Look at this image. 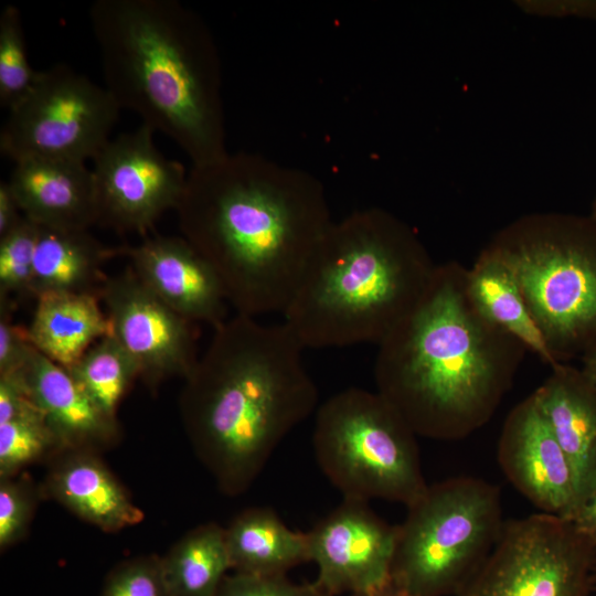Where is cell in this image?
Segmentation results:
<instances>
[{"mask_svg": "<svg viewBox=\"0 0 596 596\" xmlns=\"http://www.w3.org/2000/svg\"><path fill=\"white\" fill-rule=\"evenodd\" d=\"M17 301L0 296V375L19 371L35 349L28 328L14 323Z\"/></svg>", "mask_w": 596, "mask_h": 596, "instance_id": "cell-32", "label": "cell"}, {"mask_svg": "<svg viewBox=\"0 0 596 596\" xmlns=\"http://www.w3.org/2000/svg\"><path fill=\"white\" fill-rule=\"evenodd\" d=\"M13 163L7 181L26 219L60 230L98 224L95 181L86 162L25 159Z\"/></svg>", "mask_w": 596, "mask_h": 596, "instance_id": "cell-16", "label": "cell"}, {"mask_svg": "<svg viewBox=\"0 0 596 596\" xmlns=\"http://www.w3.org/2000/svg\"><path fill=\"white\" fill-rule=\"evenodd\" d=\"M62 447L44 415L35 407L0 424V476L10 478L54 447Z\"/></svg>", "mask_w": 596, "mask_h": 596, "instance_id": "cell-27", "label": "cell"}, {"mask_svg": "<svg viewBox=\"0 0 596 596\" xmlns=\"http://www.w3.org/2000/svg\"><path fill=\"white\" fill-rule=\"evenodd\" d=\"M321 596H328V595L321 593ZM348 596H376V594H375V595H370V594H350V595H348Z\"/></svg>", "mask_w": 596, "mask_h": 596, "instance_id": "cell-40", "label": "cell"}, {"mask_svg": "<svg viewBox=\"0 0 596 596\" xmlns=\"http://www.w3.org/2000/svg\"><path fill=\"white\" fill-rule=\"evenodd\" d=\"M40 225L25 216L0 237V296L31 298L33 263Z\"/></svg>", "mask_w": 596, "mask_h": 596, "instance_id": "cell-28", "label": "cell"}, {"mask_svg": "<svg viewBox=\"0 0 596 596\" xmlns=\"http://www.w3.org/2000/svg\"><path fill=\"white\" fill-rule=\"evenodd\" d=\"M416 438L376 391L348 387L316 411V460L343 499L414 503L428 487Z\"/></svg>", "mask_w": 596, "mask_h": 596, "instance_id": "cell-8", "label": "cell"}, {"mask_svg": "<svg viewBox=\"0 0 596 596\" xmlns=\"http://www.w3.org/2000/svg\"><path fill=\"white\" fill-rule=\"evenodd\" d=\"M17 372L62 447L88 449L117 437V419L103 413L65 368L36 349Z\"/></svg>", "mask_w": 596, "mask_h": 596, "instance_id": "cell-18", "label": "cell"}, {"mask_svg": "<svg viewBox=\"0 0 596 596\" xmlns=\"http://www.w3.org/2000/svg\"><path fill=\"white\" fill-rule=\"evenodd\" d=\"M436 266L403 220L354 211L326 231L283 322L305 349L377 345L419 302Z\"/></svg>", "mask_w": 596, "mask_h": 596, "instance_id": "cell-5", "label": "cell"}, {"mask_svg": "<svg viewBox=\"0 0 596 596\" xmlns=\"http://www.w3.org/2000/svg\"><path fill=\"white\" fill-rule=\"evenodd\" d=\"M66 370L91 401L111 418H116L121 398L139 377L136 363L110 333Z\"/></svg>", "mask_w": 596, "mask_h": 596, "instance_id": "cell-25", "label": "cell"}, {"mask_svg": "<svg viewBox=\"0 0 596 596\" xmlns=\"http://www.w3.org/2000/svg\"><path fill=\"white\" fill-rule=\"evenodd\" d=\"M214 596H321L311 584H296L286 575L234 573L225 576Z\"/></svg>", "mask_w": 596, "mask_h": 596, "instance_id": "cell-30", "label": "cell"}, {"mask_svg": "<svg viewBox=\"0 0 596 596\" xmlns=\"http://www.w3.org/2000/svg\"><path fill=\"white\" fill-rule=\"evenodd\" d=\"M579 369L585 380L596 389V344L589 348L582 356Z\"/></svg>", "mask_w": 596, "mask_h": 596, "instance_id": "cell-37", "label": "cell"}, {"mask_svg": "<svg viewBox=\"0 0 596 596\" xmlns=\"http://www.w3.org/2000/svg\"><path fill=\"white\" fill-rule=\"evenodd\" d=\"M596 544L571 520L538 512L507 520L492 551L456 596H592Z\"/></svg>", "mask_w": 596, "mask_h": 596, "instance_id": "cell-10", "label": "cell"}, {"mask_svg": "<svg viewBox=\"0 0 596 596\" xmlns=\"http://www.w3.org/2000/svg\"><path fill=\"white\" fill-rule=\"evenodd\" d=\"M35 407L18 372L0 375V424Z\"/></svg>", "mask_w": 596, "mask_h": 596, "instance_id": "cell-33", "label": "cell"}, {"mask_svg": "<svg viewBox=\"0 0 596 596\" xmlns=\"http://www.w3.org/2000/svg\"><path fill=\"white\" fill-rule=\"evenodd\" d=\"M513 273L526 307L557 362L596 344V219L532 213L488 245Z\"/></svg>", "mask_w": 596, "mask_h": 596, "instance_id": "cell-6", "label": "cell"}, {"mask_svg": "<svg viewBox=\"0 0 596 596\" xmlns=\"http://www.w3.org/2000/svg\"><path fill=\"white\" fill-rule=\"evenodd\" d=\"M571 521L579 533L596 544V490L577 509Z\"/></svg>", "mask_w": 596, "mask_h": 596, "instance_id": "cell-36", "label": "cell"}, {"mask_svg": "<svg viewBox=\"0 0 596 596\" xmlns=\"http://www.w3.org/2000/svg\"><path fill=\"white\" fill-rule=\"evenodd\" d=\"M89 22L120 109L173 140L192 167L228 152L219 50L199 13L177 0H95Z\"/></svg>", "mask_w": 596, "mask_h": 596, "instance_id": "cell-4", "label": "cell"}, {"mask_svg": "<svg viewBox=\"0 0 596 596\" xmlns=\"http://www.w3.org/2000/svg\"><path fill=\"white\" fill-rule=\"evenodd\" d=\"M231 570L252 575H286L310 562L307 533L292 531L267 507L249 508L225 529Z\"/></svg>", "mask_w": 596, "mask_h": 596, "instance_id": "cell-22", "label": "cell"}, {"mask_svg": "<svg viewBox=\"0 0 596 596\" xmlns=\"http://www.w3.org/2000/svg\"><path fill=\"white\" fill-rule=\"evenodd\" d=\"M397 528L368 502H343L307 532L309 558L318 566L313 585L328 596L375 595L391 583Z\"/></svg>", "mask_w": 596, "mask_h": 596, "instance_id": "cell-13", "label": "cell"}, {"mask_svg": "<svg viewBox=\"0 0 596 596\" xmlns=\"http://www.w3.org/2000/svg\"><path fill=\"white\" fill-rule=\"evenodd\" d=\"M466 280L470 299L483 317L550 368L560 363L531 317L513 273L494 251L483 247L467 268Z\"/></svg>", "mask_w": 596, "mask_h": 596, "instance_id": "cell-23", "label": "cell"}, {"mask_svg": "<svg viewBox=\"0 0 596 596\" xmlns=\"http://www.w3.org/2000/svg\"><path fill=\"white\" fill-rule=\"evenodd\" d=\"M170 596H214L231 570L225 529L195 528L160 558Z\"/></svg>", "mask_w": 596, "mask_h": 596, "instance_id": "cell-24", "label": "cell"}, {"mask_svg": "<svg viewBox=\"0 0 596 596\" xmlns=\"http://www.w3.org/2000/svg\"><path fill=\"white\" fill-rule=\"evenodd\" d=\"M121 255L140 281L172 310L213 329L226 319L225 288L212 265L182 236L155 235Z\"/></svg>", "mask_w": 596, "mask_h": 596, "instance_id": "cell-15", "label": "cell"}, {"mask_svg": "<svg viewBox=\"0 0 596 596\" xmlns=\"http://www.w3.org/2000/svg\"><path fill=\"white\" fill-rule=\"evenodd\" d=\"M305 348L284 323L235 315L184 379L181 414L223 491H245L279 443L318 408Z\"/></svg>", "mask_w": 596, "mask_h": 596, "instance_id": "cell-3", "label": "cell"}, {"mask_svg": "<svg viewBox=\"0 0 596 596\" xmlns=\"http://www.w3.org/2000/svg\"><path fill=\"white\" fill-rule=\"evenodd\" d=\"M99 297L110 334L134 360L148 387L191 373L199 359L192 322L150 291L130 266L107 277Z\"/></svg>", "mask_w": 596, "mask_h": 596, "instance_id": "cell-12", "label": "cell"}, {"mask_svg": "<svg viewBox=\"0 0 596 596\" xmlns=\"http://www.w3.org/2000/svg\"><path fill=\"white\" fill-rule=\"evenodd\" d=\"M143 125L111 138L92 160L98 224L146 234L168 210L177 209L188 172L168 159Z\"/></svg>", "mask_w": 596, "mask_h": 596, "instance_id": "cell-11", "label": "cell"}, {"mask_svg": "<svg viewBox=\"0 0 596 596\" xmlns=\"http://www.w3.org/2000/svg\"><path fill=\"white\" fill-rule=\"evenodd\" d=\"M590 216L596 219V199H595V201L593 203V209H592V212H590Z\"/></svg>", "mask_w": 596, "mask_h": 596, "instance_id": "cell-39", "label": "cell"}, {"mask_svg": "<svg viewBox=\"0 0 596 596\" xmlns=\"http://www.w3.org/2000/svg\"><path fill=\"white\" fill-rule=\"evenodd\" d=\"M24 217L8 183L0 182V237L13 230Z\"/></svg>", "mask_w": 596, "mask_h": 596, "instance_id": "cell-35", "label": "cell"}, {"mask_svg": "<svg viewBox=\"0 0 596 596\" xmlns=\"http://www.w3.org/2000/svg\"><path fill=\"white\" fill-rule=\"evenodd\" d=\"M376 596H409L406 593L395 588L391 583L384 589L376 594Z\"/></svg>", "mask_w": 596, "mask_h": 596, "instance_id": "cell-38", "label": "cell"}, {"mask_svg": "<svg viewBox=\"0 0 596 596\" xmlns=\"http://www.w3.org/2000/svg\"><path fill=\"white\" fill-rule=\"evenodd\" d=\"M120 107L105 88L71 66L40 71L0 131L1 153L25 159L93 160L111 139Z\"/></svg>", "mask_w": 596, "mask_h": 596, "instance_id": "cell-9", "label": "cell"}, {"mask_svg": "<svg viewBox=\"0 0 596 596\" xmlns=\"http://www.w3.org/2000/svg\"><path fill=\"white\" fill-rule=\"evenodd\" d=\"M121 255V247L103 245L87 230L40 226L35 247L31 298L49 294H95L107 279L103 266Z\"/></svg>", "mask_w": 596, "mask_h": 596, "instance_id": "cell-19", "label": "cell"}, {"mask_svg": "<svg viewBox=\"0 0 596 596\" xmlns=\"http://www.w3.org/2000/svg\"><path fill=\"white\" fill-rule=\"evenodd\" d=\"M467 268L436 266L416 307L377 344L379 392L417 436L464 439L496 414L528 351L490 322L467 290Z\"/></svg>", "mask_w": 596, "mask_h": 596, "instance_id": "cell-2", "label": "cell"}, {"mask_svg": "<svg viewBox=\"0 0 596 596\" xmlns=\"http://www.w3.org/2000/svg\"><path fill=\"white\" fill-rule=\"evenodd\" d=\"M532 394L573 469L579 508L596 490V389L557 363Z\"/></svg>", "mask_w": 596, "mask_h": 596, "instance_id": "cell-17", "label": "cell"}, {"mask_svg": "<svg viewBox=\"0 0 596 596\" xmlns=\"http://www.w3.org/2000/svg\"><path fill=\"white\" fill-rule=\"evenodd\" d=\"M502 514L500 489L487 480L428 485L396 525L391 584L409 596H456L496 545Z\"/></svg>", "mask_w": 596, "mask_h": 596, "instance_id": "cell-7", "label": "cell"}, {"mask_svg": "<svg viewBox=\"0 0 596 596\" xmlns=\"http://www.w3.org/2000/svg\"><path fill=\"white\" fill-rule=\"evenodd\" d=\"M102 596H170L160 558L129 561L110 573Z\"/></svg>", "mask_w": 596, "mask_h": 596, "instance_id": "cell-29", "label": "cell"}, {"mask_svg": "<svg viewBox=\"0 0 596 596\" xmlns=\"http://www.w3.org/2000/svg\"><path fill=\"white\" fill-rule=\"evenodd\" d=\"M518 3L523 11L535 15L596 19V0H526Z\"/></svg>", "mask_w": 596, "mask_h": 596, "instance_id": "cell-34", "label": "cell"}, {"mask_svg": "<svg viewBox=\"0 0 596 596\" xmlns=\"http://www.w3.org/2000/svg\"><path fill=\"white\" fill-rule=\"evenodd\" d=\"M95 294H49L36 299L28 328L33 347L67 369L110 333Z\"/></svg>", "mask_w": 596, "mask_h": 596, "instance_id": "cell-21", "label": "cell"}, {"mask_svg": "<svg viewBox=\"0 0 596 596\" xmlns=\"http://www.w3.org/2000/svg\"><path fill=\"white\" fill-rule=\"evenodd\" d=\"M498 461L507 479L540 512L573 518L578 508L575 476L533 394L505 417Z\"/></svg>", "mask_w": 596, "mask_h": 596, "instance_id": "cell-14", "label": "cell"}, {"mask_svg": "<svg viewBox=\"0 0 596 596\" xmlns=\"http://www.w3.org/2000/svg\"><path fill=\"white\" fill-rule=\"evenodd\" d=\"M47 487L61 504L102 530H120L142 519L111 472L85 449H75L62 460Z\"/></svg>", "mask_w": 596, "mask_h": 596, "instance_id": "cell-20", "label": "cell"}, {"mask_svg": "<svg viewBox=\"0 0 596 596\" xmlns=\"http://www.w3.org/2000/svg\"><path fill=\"white\" fill-rule=\"evenodd\" d=\"M31 494L10 478L0 481V546L1 549L19 541L28 529L31 519Z\"/></svg>", "mask_w": 596, "mask_h": 596, "instance_id": "cell-31", "label": "cell"}, {"mask_svg": "<svg viewBox=\"0 0 596 596\" xmlns=\"http://www.w3.org/2000/svg\"><path fill=\"white\" fill-rule=\"evenodd\" d=\"M175 211L228 304L254 318L283 313L333 222L317 177L246 151L191 167Z\"/></svg>", "mask_w": 596, "mask_h": 596, "instance_id": "cell-1", "label": "cell"}, {"mask_svg": "<svg viewBox=\"0 0 596 596\" xmlns=\"http://www.w3.org/2000/svg\"><path fill=\"white\" fill-rule=\"evenodd\" d=\"M38 71L29 63L19 9L7 6L0 15V105L8 110L31 89Z\"/></svg>", "mask_w": 596, "mask_h": 596, "instance_id": "cell-26", "label": "cell"}]
</instances>
